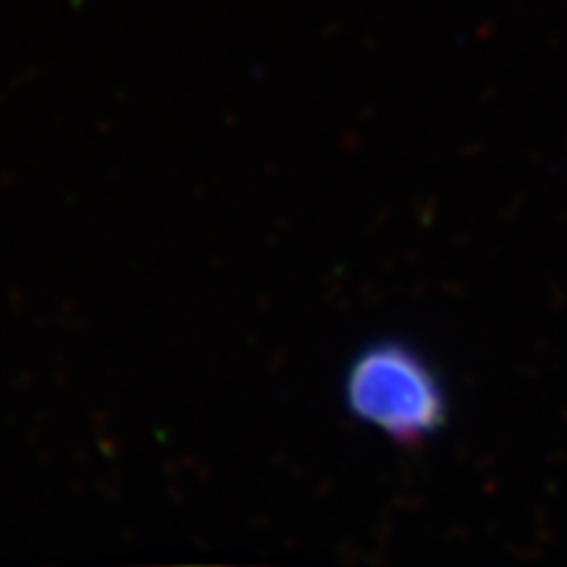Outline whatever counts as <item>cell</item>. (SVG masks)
Instances as JSON below:
<instances>
[{
  "instance_id": "1",
  "label": "cell",
  "mask_w": 567,
  "mask_h": 567,
  "mask_svg": "<svg viewBox=\"0 0 567 567\" xmlns=\"http://www.w3.org/2000/svg\"><path fill=\"white\" fill-rule=\"evenodd\" d=\"M344 405L354 421L402 446H421L450 421L442 375L402 339H379L354 354L344 375Z\"/></svg>"
}]
</instances>
